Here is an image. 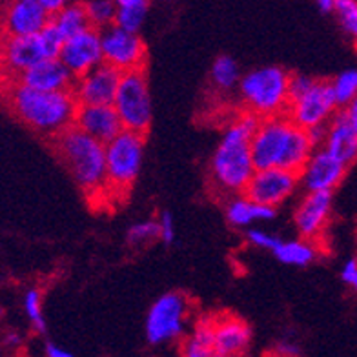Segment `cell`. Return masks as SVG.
<instances>
[{"label": "cell", "instance_id": "cell-1", "mask_svg": "<svg viewBox=\"0 0 357 357\" xmlns=\"http://www.w3.org/2000/svg\"><path fill=\"white\" fill-rule=\"evenodd\" d=\"M6 104L20 123L53 141L75 124L79 102L71 89L43 91L22 84L20 80L6 82Z\"/></svg>", "mask_w": 357, "mask_h": 357}, {"label": "cell", "instance_id": "cell-2", "mask_svg": "<svg viewBox=\"0 0 357 357\" xmlns=\"http://www.w3.org/2000/svg\"><path fill=\"white\" fill-rule=\"evenodd\" d=\"M261 121L263 117L245 108L239 117L226 126L210 162L212 183L219 192L228 195L243 193L250 178L254 177L257 168L252 159V137Z\"/></svg>", "mask_w": 357, "mask_h": 357}, {"label": "cell", "instance_id": "cell-3", "mask_svg": "<svg viewBox=\"0 0 357 357\" xmlns=\"http://www.w3.org/2000/svg\"><path fill=\"white\" fill-rule=\"evenodd\" d=\"M314 150L305 128L297 126L287 113L263 119L252 137V159L257 169L279 166L299 174Z\"/></svg>", "mask_w": 357, "mask_h": 357}, {"label": "cell", "instance_id": "cell-4", "mask_svg": "<svg viewBox=\"0 0 357 357\" xmlns=\"http://www.w3.org/2000/svg\"><path fill=\"white\" fill-rule=\"evenodd\" d=\"M62 165L71 174L86 195L108 197V172H106V144L84 133L77 126L56 135L52 141Z\"/></svg>", "mask_w": 357, "mask_h": 357}, {"label": "cell", "instance_id": "cell-5", "mask_svg": "<svg viewBox=\"0 0 357 357\" xmlns=\"http://www.w3.org/2000/svg\"><path fill=\"white\" fill-rule=\"evenodd\" d=\"M288 80L290 73L279 66L257 68L246 73L239 82V93L245 108L263 119L287 113L290 104Z\"/></svg>", "mask_w": 357, "mask_h": 357}, {"label": "cell", "instance_id": "cell-6", "mask_svg": "<svg viewBox=\"0 0 357 357\" xmlns=\"http://www.w3.org/2000/svg\"><path fill=\"white\" fill-rule=\"evenodd\" d=\"M144 133L123 130L106 144V172L109 195H126L141 174Z\"/></svg>", "mask_w": 357, "mask_h": 357}, {"label": "cell", "instance_id": "cell-7", "mask_svg": "<svg viewBox=\"0 0 357 357\" xmlns=\"http://www.w3.org/2000/svg\"><path fill=\"white\" fill-rule=\"evenodd\" d=\"M113 106L119 112L124 130H132L144 135L148 133L151 126V117H153V108H151L146 70L123 73Z\"/></svg>", "mask_w": 357, "mask_h": 357}, {"label": "cell", "instance_id": "cell-8", "mask_svg": "<svg viewBox=\"0 0 357 357\" xmlns=\"http://www.w3.org/2000/svg\"><path fill=\"white\" fill-rule=\"evenodd\" d=\"M190 305L184 294L169 291L150 306L146 315V339L150 344H165L184 334Z\"/></svg>", "mask_w": 357, "mask_h": 357}, {"label": "cell", "instance_id": "cell-9", "mask_svg": "<svg viewBox=\"0 0 357 357\" xmlns=\"http://www.w3.org/2000/svg\"><path fill=\"white\" fill-rule=\"evenodd\" d=\"M102 53L104 62L117 68L119 71L146 70L148 50L139 33H130L119 26H109L102 29Z\"/></svg>", "mask_w": 357, "mask_h": 357}, {"label": "cell", "instance_id": "cell-10", "mask_svg": "<svg viewBox=\"0 0 357 357\" xmlns=\"http://www.w3.org/2000/svg\"><path fill=\"white\" fill-rule=\"evenodd\" d=\"M339 109L334 88L328 80H315V84L303 97L288 104L287 115L301 128L326 124Z\"/></svg>", "mask_w": 357, "mask_h": 357}, {"label": "cell", "instance_id": "cell-11", "mask_svg": "<svg viewBox=\"0 0 357 357\" xmlns=\"http://www.w3.org/2000/svg\"><path fill=\"white\" fill-rule=\"evenodd\" d=\"M299 183L301 178L297 172L272 166V168L255 169L254 177L250 178L243 193L252 201L278 208L294 195Z\"/></svg>", "mask_w": 357, "mask_h": 357}, {"label": "cell", "instance_id": "cell-12", "mask_svg": "<svg viewBox=\"0 0 357 357\" xmlns=\"http://www.w3.org/2000/svg\"><path fill=\"white\" fill-rule=\"evenodd\" d=\"M73 77H82L104 62L102 33L100 29L88 28L80 33L68 37L59 55Z\"/></svg>", "mask_w": 357, "mask_h": 357}, {"label": "cell", "instance_id": "cell-13", "mask_svg": "<svg viewBox=\"0 0 357 357\" xmlns=\"http://www.w3.org/2000/svg\"><path fill=\"white\" fill-rule=\"evenodd\" d=\"M47 59L40 35H4L2 43V68L4 79L19 80L24 71Z\"/></svg>", "mask_w": 357, "mask_h": 357}, {"label": "cell", "instance_id": "cell-14", "mask_svg": "<svg viewBox=\"0 0 357 357\" xmlns=\"http://www.w3.org/2000/svg\"><path fill=\"white\" fill-rule=\"evenodd\" d=\"M123 79V71L102 62L82 77H77L71 88L79 104H113Z\"/></svg>", "mask_w": 357, "mask_h": 357}, {"label": "cell", "instance_id": "cell-15", "mask_svg": "<svg viewBox=\"0 0 357 357\" xmlns=\"http://www.w3.org/2000/svg\"><path fill=\"white\" fill-rule=\"evenodd\" d=\"M347 169L348 166L335 159L326 148H315L305 168L299 172V178L306 192H334L347 175Z\"/></svg>", "mask_w": 357, "mask_h": 357}, {"label": "cell", "instance_id": "cell-16", "mask_svg": "<svg viewBox=\"0 0 357 357\" xmlns=\"http://www.w3.org/2000/svg\"><path fill=\"white\" fill-rule=\"evenodd\" d=\"M334 202V192L332 190H321V192H306L305 199L299 202L294 222L301 237L315 241L323 234L324 226L330 219Z\"/></svg>", "mask_w": 357, "mask_h": 357}, {"label": "cell", "instance_id": "cell-17", "mask_svg": "<svg viewBox=\"0 0 357 357\" xmlns=\"http://www.w3.org/2000/svg\"><path fill=\"white\" fill-rule=\"evenodd\" d=\"M73 126L104 144H108L124 130L113 104H79Z\"/></svg>", "mask_w": 357, "mask_h": 357}, {"label": "cell", "instance_id": "cell-18", "mask_svg": "<svg viewBox=\"0 0 357 357\" xmlns=\"http://www.w3.org/2000/svg\"><path fill=\"white\" fill-rule=\"evenodd\" d=\"M50 22L52 15L38 0H8L4 8V35H37Z\"/></svg>", "mask_w": 357, "mask_h": 357}, {"label": "cell", "instance_id": "cell-19", "mask_svg": "<svg viewBox=\"0 0 357 357\" xmlns=\"http://www.w3.org/2000/svg\"><path fill=\"white\" fill-rule=\"evenodd\" d=\"M19 80L22 84L43 91H66L75 84V77L59 56L44 59L28 71H24Z\"/></svg>", "mask_w": 357, "mask_h": 357}, {"label": "cell", "instance_id": "cell-20", "mask_svg": "<svg viewBox=\"0 0 357 357\" xmlns=\"http://www.w3.org/2000/svg\"><path fill=\"white\" fill-rule=\"evenodd\" d=\"M252 341V330L239 317L222 314L215 317V356L230 357L245 354Z\"/></svg>", "mask_w": 357, "mask_h": 357}, {"label": "cell", "instance_id": "cell-21", "mask_svg": "<svg viewBox=\"0 0 357 357\" xmlns=\"http://www.w3.org/2000/svg\"><path fill=\"white\" fill-rule=\"evenodd\" d=\"M323 148L332 153L343 165L350 166L357 160V133L350 123L343 108L334 113L328 123V137Z\"/></svg>", "mask_w": 357, "mask_h": 357}, {"label": "cell", "instance_id": "cell-22", "mask_svg": "<svg viewBox=\"0 0 357 357\" xmlns=\"http://www.w3.org/2000/svg\"><path fill=\"white\" fill-rule=\"evenodd\" d=\"M275 217V208L252 201L243 195H231L226 204V219L235 228H245L255 221H272Z\"/></svg>", "mask_w": 357, "mask_h": 357}, {"label": "cell", "instance_id": "cell-23", "mask_svg": "<svg viewBox=\"0 0 357 357\" xmlns=\"http://www.w3.org/2000/svg\"><path fill=\"white\" fill-rule=\"evenodd\" d=\"M181 354L186 357L215 356V317L204 315L195 323L190 337L181 347Z\"/></svg>", "mask_w": 357, "mask_h": 357}, {"label": "cell", "instance_id": "cell-24", "mask_svg": "<svg viewBox=\"0 0 357 357\" xmlns=\"http://www.w3.org/2000/svg\"><path fill=\"white\" fill-rule=\"evenodd\" d=\"M275 257L284 264L291 266H306L317 257V248H315L312 239H297V241H281L278 248L272 252Z\"/></svg>", "mask_w": 357, "mask_h": 357}, {"label": "cell", "instance_id": "cell-25", "mask_svg": "<svg viewBox=\"0 0 357 357\" xmlns=\"http://www.w3.org/2000/svg\"><path fill=\"white\" fill-rule=\"evenodd\" d=\"M52 20L55 22L56 28L64 33L66 38L73 37V35L91 28L84 2H82V4H80V2H70L64 10H61L59 13L53 15Z\"/></svg>", "mask_w": 357, "mask_h": 357}, {"label": "cell", "instance_id": "cell-26", "mask_svg": "<svg viewBox=\"0 0 357 357\" xmlns=\"http://www.w3.org/2000/svg\"><path fill=\"white\" fill-rule=\"evenodd\" d=\"M210 79L212 84L221 91H230L241 82V71L237 62L230 55L217 56L215 62L210 70Z\"/></svg>", "mask_w": 357, "mask_h": 357}, {"label": "cell", "instance_id": "cell-27", "mask_svg": "<svg viewBox=\"0 0 357 357\" xmlns=\"http://www.w3.org/2000/svg\"><path fill=\"white\" fill-rule=\"evenodd\" d=\"M84 6L91 28L102 31V29L115 24L119 10V4L115 0H88V2H84Z\"/></svg>", "mask_w": 357, "mask_h": 357}, {"label": "cell", "instance_id": "cell-28", "mask_svg": "<svg viewBox=\"0 0 357 357\" xmlns=\"http://www.w3.org/2000/svg\"><path fill=\"white\" fill-rule=\"evenodd\" d=\"M148 15V2H137V4L119 6L115 26L126 29L130 33H139L142 24Z\"/></svg>", "mask_w": 357, "mask_h": 357}, {"label": "cell", "instance_id": "cell-29", "mask_svg": "<svg viewBox=\"0 0 357 357\" xmlns=\"http://www.w3.org/2000/svg\"><path fill=\"white\" fill-rule=\"evenodd\" d=\"M332 82L339 108H344L357 97V70L341 71Z\"/></svg>", "mask_w": 357, "mask_h": 357}, {"label": "cell", "instance_id": "cell-30", "mask_svg": "<svg viewBox=\"0 0 357 357\" xmlns=\"http://www.w3.org/2000/svg\"><path fill=\"white\" fill-rule=\"evenodd\" d=\"M22 305L24 312H26L29 323H31V328L37 334H46V321H44L43 315V297H40V291L37 288H31V290L26 291Z\"/></svg>", "mask_w": 357, "mask_h": 357}, {"label": "cell", "instance_id": "cell-31", "mask_svg": "<svg viewBox=\"0 0 357 357\" xmlns=\"http://www.w3.org/2000/svg\"><path fill=\"white\" fill-rule=\"evenodd\" d=\"M155 239H160V228L159 221H153V219L135 222L126 234L128 245L132 246L148 245V243H153Z\"/></svg>", "mask_w": 357, "mask_h": 357}, {"label": "cell", "instance_id": "cell-32", "mask_svg": "<svg viewBox=\"0 0 357 357\" xmlns=\"http://www.w3.org/2000/svg\"><path fill=\"white\" fill-rule=\"evenodd\" d=\"M334 13L344 33L357 43V0H335Z\"/></svg>", "mask_w": 357, "mask_h": 357}, {"label": "cell", "instance_id": "cell-33", "mask_svg": "<svg viewBox=\"0 0 357 357\" xmlns=\"http://www.w3.org/2000/svg\"><path fill=\"white\" fill-rule=\"evenodd\" d=\"M38 35H40V40H43L44 52H46L47 59H55V56L61 55L62 46L66 43V37H64L61 29L56 28L53 20Z\"/></svg>", "mask_w": 357, "mask_h": 357}, {"label": "cell", "instance_id": "cell-34", "mask_svg": "<svg viewBox=\"0 0 357 357\" xmlns=\"http://www.w3.org/2000/svg\"><path fill=\"white\" fill-rule=\"evenodd\" d=\"M315 84V79L303 73H290V80H288V99L296 100L308 91L312 86Z\"/></svg>", "mask_w": 357, "mask_h": 357}, {"label": "cell", "instance_id": "cell-35", "mask_svg": "<svg viewBox=\"0 0 357 357\" xmlns=\"http://www.w3.org/2000/svg\"><path fill=\"white\" fill-rule=\"evenodd\" d=\"M246 237H248V243H252L254 246H257V248H263V250H270V252H273V250L278 248L279 243H281V239H279V237H275V235H272V234H268V231L257 230V228H250L248 234H246Z\"/></svg>", "mask_w": 357, "mask_h": 357}, {"label": "cell", "instance_id": "cell-36", "mask_svg": "<svg viewBox=\"0 0 357 357\" xmlns=\"http://www.w3.org/2000/svg\"><path fill=\"white\" fill-rule=\"evenodd\" d=\"M159 228H160V241L165 243V245H174L175 241V225H174V215L165 210V212H160L159 215Z\"/></svg>", "mask_w": 357, "mask_h": 357}, {"label": "cell", "instance_id": "cell-37", "mask_svg": "<svg viewBox=\"0 0 357 357\" xmlns=\"http://www.w3.org/2000/svg\"><path fill=\"white\" fill-rule=\"evenodd\" d=\"M306 133H308V139L314 144V148H323L324 142H326V137H328V123L306 128Z\"/></svg>", "mask_w": 357, "mask_h": 357}, {"label": "cell", "instance_id": "cell-38", "mask_svg": "<svg viewBox=\"0 0 357 357\" xmlns=\"http://www.w3.org/2000/svg\"><path fill=\"white\" fill-rule=\"evenodd\" d=\"M356 273H357V259L356 257L348 259L347 263H344L343 270H341V279H343L344 284H350L352 279L356 278Z\"/></svg>", "mask_w": 357, "mask_h": 357}, {"label": "cell", "instance_id": "cell-39", "mask_svg": "<svg viewBox=\"0 0 357 357\" xmlns=\"http://www.w3.org/2000/svg\"><path fill=\"white\" fill-rule=\"evenodd\" d=\"M38 2L46 8V11L52 15V17L55 13H59L61 10H64V8L70 4V0H38Z\"/></svg>", "mask_w": 357, "mask_h": 357}, {"label": "cell", "instance_id": "cell-40", "mask_svg": "<svg viewBox=\"0 0 357 357\" xmlns=\"http://www.w3.org/2000/svg\"><path fill=\"white\" fill-rule=\"evenodd\" d=\"M44 354L47 357H71V354L68 350H64V348H61L55 343H50V341L44 344Z\"/></svg>", "mask_w": 357, "mask_h": 357}, {"label": "cell", "instance_id": "cell-41", "mask_svg": "<svg viewBox=\"0 0 357 357\" xmlns=\"http://www.w3.org/2000/svg\"><path fill=\"white\" fill-rule=\"evenodd\" d=\"M20 344H22V337H20V334H17V332H8V334L4 335V347L8 348V350H19Z\"/></svg>", "mask_w": 357, "mask_h": 357}, {"label": "cell", "instance_id": "cell-42", "mask_svg": "<svg viewBox=\"0 0 357 357\" xmlns=\"http://www.w3.org/2000/svg\"><path fill=\"white\" fill-rule=\"evenodd\" d=\"M343 109L344 113H347L348 123H350V126H352L357 133V97L352 100V102L348 104V106H344Z\"/></svg>", "mask_w": 357, "mask_h": 357}, {"label": "cell", "instance_id": "cell-43", "mask_svg": "<svg viewBox=\"0 0 357 357\" xmlns=\"http://www.w3.org/2000/svg\"><path fill=\"white\" fill-rule=\"evenodd\" d=\"M275 352L279 354V356H299V347H296V344L291 343H281L278 344V348H275Z\"/></svg>", "mask_w": 357, "mask_h": 357}, {"label": "cell", "instance_id": "cell-44", "mask_svg": "<svg viewBox=\"0 0 357 357\" xmlns=\"http://www.w3.org/2000/svg\"><path fill=\"white\" fill-rule=\"evenodd\" d=\"M315 4L323 13H330V11H334L335 0H315Z\"/></svg>", "mask_w": 357, "mask_h": 357}, {"label": "cell", "instance_id": "cell-45", "mask_svg": "<svg viewBox=\"0 0 357 357\" xmlns=\"http://www.w3.org/2000/svg\"><path fill=\"white\" fill-rule=\"evenodd\" d=\"M119 6H126V4H137V2H150V0H115Z\"/></svg>", "mask_w": 357, "mask_h": 357}]
</instances>
